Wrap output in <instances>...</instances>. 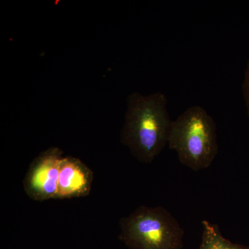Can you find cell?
I'll list each match as a JSON object with an SVG mask.
<instances>
[{"label": "cell", "instance_id": "1", "mask_svg": "<svg viewBox=\"0 0 249 249\" xmlns=\"http://www.w3.org/2000/svg\"><path fill=\"white\" fill-rule=\"evenodd\" d=\"M167 103L162 92L149 96L133 92L127 98L121 142L142 163H151L168 144L173 121Z\"/></svg>", "mask_w": 249, "mask_h": 249}, {"label": "cell", "instance_id": "2", "mask_svg": "<svg viewBox=\"0 0 249 249\" xmlns=\"http://www.w3.org/2000/svg\"><path fill=\"white\" fill-rule=\"evenodd\" d=\"M168 145L178 153L180 162L191 170L209 168L218 152L214 119L200 106L188 108L173 121Z\"/></svg>", "mask_w": 249, "mask_h": 249}, {"label": "cell", "instance_id": "3", "mask_svg": "<svg viewBox=\"0 0 249 249\" xmlns=\"http://www.w3.org/2000/svg\"><path fill=\"white\" fill-rule=\"evenodd\" d=\"M119 238L130 249H181L184 231L161 206H142L121 219Z\"/></svg>", "mask_w": 249, "mask_h": 249}, {"label": "cell", "instance_id": "4", "mask_svg": "<svg viewBox=\"0 0 249 249\" xmlns=\"http://www.w3.org/2000/svg\"><path fill=\"white\" fill-rule=\"evenodd\" d=\"M62 152L58 147L42 152L31 162L23 181L24 192L34 201L56 199Z\"/></svg>", "mask_w": 249, "mask_h": 249}, {"label": "cell", "instance_id": "5", "mask_svg": "<svg viewBox=\"0 0 249 249\" xmlns=\"http://www.w3.org/2000/svg\"><path fill=\"white\" fill-rule=\"evenodd\" d=\"M93 181L92 170L88 165L75 157H63L60 165L56 199L89 196Z\"/></svg>", "mask_w": 249, "mask_h": 249}, {"label": "cell", "instance_id": "6", "mask_svg": "<svg viewBox=\"0 0 249 249\" xmlns=\"http://www.w3.org/2000/svg\"><path fill=\"white\" fill-rule=\"evenodd\" d=\"M202 227V237L199 249H249V246L233 243L225 238L217 224L204 220Z\"/></svg>", "mask_w": 249, "mask_h": 249}, {"label": "cell", "instance_id": "7", "mask_svg": "<svg viewBox=\"0 0 249 249\" xmlns=\"http://www.w3.org/2000/svg\"><path fill=\"white\" fill-rule=\"evenodd\" d=\"M244 97H245L246 106H247V115L249 117V60L247 63V70L245 71V80L242 85Z\"/></svg>", "mask_w": 249, "mask_h": 249}]
</instances>
